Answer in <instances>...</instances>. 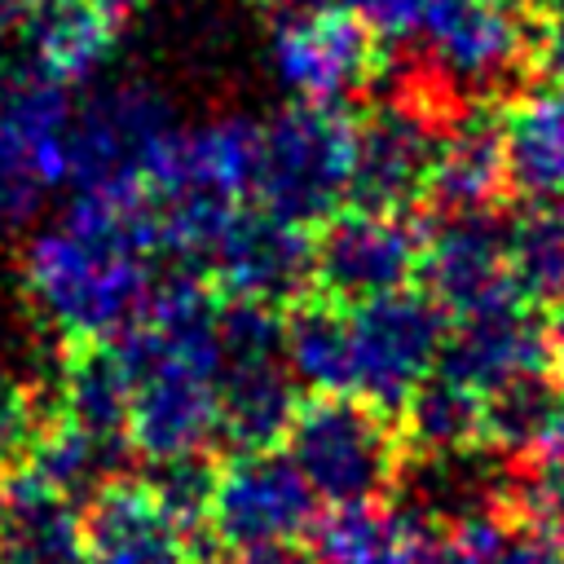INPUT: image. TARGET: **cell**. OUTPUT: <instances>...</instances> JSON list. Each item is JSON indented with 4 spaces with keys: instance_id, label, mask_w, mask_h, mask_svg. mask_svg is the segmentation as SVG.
Returning a JSON list of instances; mask_svg holds the SVG:
<instances>
[{
    "instance_id": "13",
    "label": "cell",
    "mask_w": 564,
    "mask_h": 564,
    "mask_svg": "<svg viewBox=\"0 0 564 564\" xmlns=\"http://www.w3.org/2000/svg\"><path fill=\"white\" fill-rule=\"evenodd\" d=\"M441 128L427 106L392 97L357 123L352 145V198L370 212H401L427 194Z\"/></svg>"
},
{
    "instance_id": "26",
    "label": "cell",
    "mask_w": 564,
    "mask_h": 564,
    "mask_svg": "<svg viewBox=\"0 0 564 564\" xmlns=\"http://www.w3.org/2000/svg\"><path fill=\"white\" fill-rule=\"evenodd\" d=\"M57 405L66 423L93 436L123 441L128 414H132V383L119 352H106L97 344H84L79 352H70L57 370Z\"/></svg>"
},
{
    "instance_id": "36",
    "label": "cell",
    "mask_w": 564,
    "mask_h": 564,
    "mask_svg": "<svg viewBox=\"0 0 564 564\" xmlns=\"http://www.w3.org/2000/svg\"><path fill=\"white\" fill-rule=\"evenodd\" d=\"M489 564H564V542H555V538H546L538 529L507 533Z\"/></svg>"
},
{
    "instance_id": "15",
    "label": "cell",
    "mask_w": 564,
    "mask_h": 564,
    "mask_svg": "<svg viewBox=\"0 0 564 564\" xmlns=\"http://www.w3.org/2000/svg\"><path fill=\"white\" fill-rule=\"evenodd\" d=\"M207 269L229 291V300L286 304L300 300L313 282V242L304 225L282 220L264 207L238 212Z\"/></svg>"
},
{
    "instance_id": "9",
    "label": "cell",
    "mask_w": 564,
    "mask_h": 564,
    "mask_svg": "<svg viewBox=\"0 0 564 564\" xmlns=\"http://www.w3.org/2000/svg\"><path fill=\"white\" fill-rule=\"evenodd\" d=\"M317 520V494L308 489L304 471L291 454L278 449H238L212 485L207 524L212 533L234 546H269L295 542Z\"/></svg>"
},
{
    "instance_id": "10",
    "label": "cell",
    "mask_w": 564,
    "mask_h": 564,
    "mask_svg": "<svg viewBox=\"0 0 564 564\" xmlns=\"http://www.w3.org/2000/svg\"><path fill=\"white\" fill-rule=\"evenodd\" d=\"M414 35L454 93L502 88L533 48L516 0H427Z\"/></svg>"
},
{
    "instance_id": "18",
    "label": "cell",
    "mask_w": 564,
    "mask_h": 564,
    "mask_svg": "<svg viewBox=\"0 0 564 564\" xmlns=\"http://www.w3.org/2000/svg\"><path fill=\"white\" fill-rule=\"evenodd\" d=\"M546 352H551V335L529 313V304L520 295H511L494 308L458 317L454 335L445 339V352H441L436 370L485 397V392L502 388L507 379L542 370Z\"/></svg>"
},
{
    "instance_id": "28",
    "label": "cell",
    "mask_w": 564,
    "mask_h": 564,
    "mask_svg": "<svg viewBox=\"0 0 564 564\" xmlns=\"http://www.w3.org/2000/svg\"><path fill=\"white\" fill-rule=\"evenodd\" d=\"M123 463V441H110V436H93L75 423H57L53 432H44L31 449V467L44 485L62 489L66 498H84V494H97L115 480Z\"/></svg>"
},
{
    "instance_id": "11",
    "label": "cell",
    "mask_w": 564,
    "mask_h": 564,
    "mask_svg": "<svg viewBox=\"0 0 564 564\" xmlns=\"http://www.w3.org/2000/svg\"><path fill=\"white\" fill-rule=\"evenodd\" d=\"M423 264V238L397 212H335L313 242V278L339 304H366L405 282Z\"/></svg>"
},
{
    "instance_id": "40",
    "label": "cell",
    "mask_w": 564,
    "mask_h": 564,
    "mask_svg": "<svg viewBox=\"0 0 564 564\" xmlns=\"http://www.w3.org/2000/svg\"><path fill=\"white\" fill-rule=\"evenodd\" d=\"M551 352L560 357V366H564V313L555 317V326H551Z\"/></svg>"
},
{
    "instance_id": "38",
    "label": "cell",
    "mask_w": 564,
    "mask_h": 564,
    "mask_svg": "<svg viewBox=\"0 0 564 564\" xmlns=\"http://www.w3.org/2000/svg\"><path fill=\"white\" fill-rule=\"evenodd\" d=\"M278 18H304V13H326V9H348V0H264Z\"/></svg>"
},
{
    "instance_id": "3",
    "label": "cell",
    "mask_w": 564,
    "mask_h": 564,
    "mask_svg": "<svg viewBox=\"0 0 564 564\" xmlns=\"http://www.w3.org/2000/svg\"><path fill=\"white\" fill-rule=\"evenodd\" d=\"M352 145L357 123L344 106L295 101L278 110L260 132V207L295 225L330 220L352 198Z\"/></svg>"
},
{
    "instance_id": "32",
    "label": "cell",
    "mask_w": 564,
    "mask_h": 564,
    "mask_svg": "<svg viewBox=\"0 0 564 564\" xmlns=\"http://www.w3.org/2000/svg\"><path fill=\"white\" fill-rule=\"evenodd\" d=\"M507 529L498 524V516H471L463 524H449L441 533H423L419 551L410 564H489L494 551L502 546Z\"/></svg>"
},
{
    "instance_id": "30",
    "label": "cell",
    "mask_w": 564,
    "mask_h": 564,
    "mask_svg": "<svg viewBox=\"0 0 564 564\" xmlns=\"http://www.w3.org/2000/svg\"><path fill=\"white\" fill-rule=\"evenodd\" d=\"M511 278L520 295L564 304V203H533L511 225Z\"/></svg>"
},
{
    "instance_id": "22",
    "label": "cell",
    "mask_w": 564,
    "mask_h": 564,
    "mask_svg": "<svg viewBox=\"0 0 564 564\" xmlns=\"http://www.w3.org/2000/svg\"><path fill=\"white\" fill-rule=\"evenodd\" d=\"M0 564H88L75 498L44 485L35 471L13 476L0 529Z\"/></svg>"
},
{
    "instance_id": "35",
    "label": "cell",
    "mask_w": 564,
    "mask_h": 564,
    "mask_svg": "<svg viewBox=\"0 0 564 564\" xmlns=\"http://www.w3.org/2000/svg\"><path fill=\"white\" fill-rule=\"evenodd\" d=\"M533 62L546 84H564V0L542 9V22L533 31Z\"/></svg>"
},
{
    "instance_id": "2",
    "label": "cell",
    "mask_w": 564,
    "mask_h": 564,
    "mask_svg": "<svg viewBox=\"0 0 564 564\" xmlns=\"http://www.w3.org/2000/svg\"><path fill=\"white\" fill-rule=\"evenodd\" d=\"M220 308L194 273H176L119 335L132 383L128 441L150 463L194 458L220 432Z\"/></svg>"
},
{
    "instance_id": "37",
    "label": "cell",
    "mask_w": 564,
    "mask_h": 564,
    "mask_svg": "<svg viewBox=\"0 0 564 564\" xmlns=\"http://www.w3.org/2000/svg\"><path fill=\"white\" fill-rule=\"evenodd\" d=\"M229 564H317V555L304 551V546H295V542H269V546L234 551Z\"/></svg>"
},
{
    "instance_id": "29",
    "label": "cell",
    "mask_w": 564,
    "mask_h": 564,
    "mask_svg": "<svg viewBox=\"0 0 564 564\" xmlns=\"http://www.w3.org/2000/svg\"><path fill=\"white\" fill-rule=\"evenodd\" d=\"M405 436L419 449H467L480 441L485 427V397L449 375H432L414 388V397L401 405Z\"/></svg>"
},
{
    "instance_id": "12",
    "label": "cell",
    "mask_w": 564,
    "mask_h": 564,
    "mask_svg": "<svg viewBox=\"0 0 564 564\" xmlns=\"http://www.w3.org/2000/svg\"><path fill=\"white\" fill-rule=\"evenodd\" d=\"M273 75L295 101L344 106L375 75V31L352 9L282 18L273 35Z\"/></svg>"
},
{
    "instance_id": "33",
    "label": "cell",
    "mask_w": 564,
    "mask_h": 564,
    "mask_svg": "<svg viewBox=\"0 0 564 564\" xmlns=\"http://www.w3.org/2000/svg\"><path fill=\"white\" fill-rule=\"evenodd\" d=\"M40 436V397L18 379H0V467L31 458Z\"/></svg>"
},
{
    "instance_id": "5",
    "label": "cell",
    "mask_w": 564,
    "mask_h": 564,
    "mask_svg": "<svg viewBox=\"0 0 564 564\" xmlns=\"http://www.w3.org/2000/svg\"><path fill=\"white\" fill-rule=\"evenodd\" d=\"M282 441L295 467L304 471L308 489L326 507L379 498L401 471L397 432L388 427L383 410L344 392L313 397L308 405H300Z\"/></svg>"
},
{
    "instance_id": "16",
    "label": "cell",
    "mask_w": 564,
    "mask_h": 564,
    "mask_svg": "<svg viewBox=\"0 0 564 564\" xmlns=\"http://www.w3.org/2000/svg\"><path fill=\"white\" fill-rule=\"evenodd\" d=\"M260 132L264 123L247 115H225L198 128H176L150 172V194L154 198L203 194V198H229V203H238L242 194H256Z\"/></svg>"
},
{
    "instance_id": "31",
    "label": "cell",
    "mask_w": 564,
    "mask_h": 564,
    "mask_svg": "<svg viewBox=\"0 0 564 564\" xmlns=\"http://www.w3.org/2000/svg\"><path fill=\"white\" fill-rule=\"evenodd\" d=\"M516 507L538 533L564 542V445L524 463L516 480Z\"/></svg>"
},
{
    "instance_id": "1",
    "label": "cell",
    "mask_w": 564,
    "mask_h": 564,
    "mask_svg": "<svg viewBox=\"0 0 564 564\" xmlns=\"http://www.w3.org/2000/svg\"><path fill=\"white\" fill-rule=\"evenodd\" d=\"M154 194L75 189L62 220L22 251V286L44 326L70 344L123 335L154 295Z\"/></svg>"
},
{
    "instance_id": "21",
    "label": "cell",
    "mask_w": 564,
    "mask_h": 564,
    "mask_svg": "<svg viewBox=\"0 0 564 564\" xmlns=\"http://www.w3.org/2000/svg\"><path fill=\"white\" fill-rule=\"evenodd\" d=\"M119 18L101 0H44L26 18V66L57 84H88L115 53Z\"/></svg>"
},
{
    "instance_id": "19",
    "label": "cell",
    "mask_w": 564,
    "mask_h": 564,
    "mask_svg": "<svg viewBox=\"0 0 564 564\" xmlns=\"http://www.w3.org/2000/svg\"><path fill=\"white\" fill-rule=\"evenodd\" d=\"M507 181L511 176H507L502 123H494L480 110H463L449 128H441L436 163H432V181H427V194L441 216L489 212Z\"/></svg>"
},
{
    "instance_id": "34",
    "label": "cell",
    "mask_w": 564,
    "mask_h": 564,
    "mask_svg": "<svg viewBox=\"0 0 564 564\" xmlns=\"http://www.w3.org/2000/svg\"><path fill=\"white\" fill-rule=\"evenodd\" d=\"M348 9L383 40H405L419 31L427 0H348Z\"/></svg>"
},
{
    "instance_id": "6",
    "label": "cell",
    "mask_w": 564,
    "mask_h": 564,
    "mask_svg": "<svg viewBox=\"0 0 564 564\" xmlns=\"http://www.w3.org/2000/svg\"><path fill=\"white\" fill-rule=\"evenodd\" d=\"M75 101L66 84L18 66L0 84V225L31 220L70 181Z\"/></svg>"
},
{
    "instance_id": "41",
    "label": "cell",
    "mask_w": 564,
    "mask_h": 564,
    "mask_svg": "<svg viewBox=\"0 0 564 564\" xmlns=\"http://www.w3.org/2000/svg\"><path fill=\"white\" fill-rule=\"evenodd\" d=\"M4 511H9V489L0 485V529H4Z\"/></svg>"
},
{
    "instance_id": "39",
    "label": "cell",
    "mask_w": 564,
    "mask_h": 564,
    "mask_svg": "<svg viewBox=\"0 0 564 564\" xmlns=\"http://www.w3.org/2000/svg\"><path fill=\"white\" fill-rule=\"evenodd\" d=\"M40 4H44V0H0V31L26 26V18H31Z\"/></svg>"
},
{
    "instance_id": "27",
    "label": "cell",
    "mask_w": 564,
    "mask_h": 564,
    "mask_svg": "<svg viewBox=\"0 0 564 564\" xmlns=\"http://www.w3.org/2000/svg\"><path fill=\"white\" fill-rule=\"evenodd\" d=\"M286 370L317 397L352 392V330L335 304H300L282 330Z\"/></svg>"
},
{
    "instance_id": "7",
    "label": "cell",
    "mask_w": 564,
    "mask_h": 564,
    "mask_svg": "<svg viewBox=\"0 0 564 564\" xmlns=\"http://www.w3.org/2000/svg\"><path fill=\"white\" fill-rule=\"evenodd\" d=\"M176 132L167 97L145 79H123L88 93L70 123L75 189H150V172Z\"/></svg>"
},
{
    "instance_id": "17",
    "label": "cell",
    "mask_w": 564,
    "mask_h": 564,
    "mask_svg": "<svg viewBox=\"0 0 564 564\" xmlns=\"http://www.w3.org/2000/svg\"><path fill=\"white\" fill-rule=\"evenodd\" d=\"M88 564H194L189 529L163 507L154 485L110 480L84 516Z\"/></svg>"
},
{
    "instance_id": "25",
    "label": "cell",
    "mask_w": 564,
    "mask_h": 564,
    "mask_svg": "<svg viewBox=\"0 0 564 564\" xmlns=\"http://www.w3.org/2000/svg\"><path fill=\"white\" fill-rule=\"evenodd\" d=\"M480 436L511 454V458H538L546 449L564 445V383L546 370L507 379L502 388L485 392V427Z\"/></svg>"
},
{
    "instance_id": "20",
    "label": "cell",
    "mask_w": 564,
    "mask_h": 564,
    "mask_svg": "<svg viewBox=\"0 0 564 564\" xmlns=\"http://www.w3.org/2000/svg\"><path fill=\"white\" fill-rule=\"evenodd\" d=\"M405 485V511L427 529V524H463L471 516H489L498 494H502V471L498 463L467 445V449H419V458L401 476Z\"/></svg>"
},
{
    "instance_id": "24",
    "label": "cell",
    "mask_w": 564,
    "mask_h": 564,
    "mask_svg": "<svg viewBox=\"0 0 564 564\" xmlns=\"http://www.w3.org/2000/svg\"><path fill=\"white\" fill-rule=\"evenodd\" d=\"M502 141L511 185L533 203H564V84H546L516 101Z\"/></svg>"
},
{
    "instance_id": "4",
    "label": "cell",
    "mask_w": 564,
    "mask_h": 564,
    "mask_svg": "<svg viewBox=\"0 0 564 564\" xmlns=\"http://www.w3.org/2000/svg\"><path fill=\"white\" fill-rule=\"evenodd\" d=\"M278 304L229 300L220 308V432L242 449H269L295 419V375L282 352Z\"/></svg>"
},
{
    "instance_id": "14",
    "label": "cell",
    "mask_w": 564,
    "mask_h": 564,
    "mask_svg": "<svg viewBox=\"0 0 564 564\" xmlns=\"http://www.w3.org/2000/svg\"><path fill=\"white\" fill-rule=\"evenodd\" d=\"M419 269L427 278L432 300L454 317L520 295L511 278V229L494 212L441 216L432 238L423 242Z\"/></svg>"
},
{
    "instance_id": "8",
    "label": "cell",
    "mask_w": 564,
    "mask_h": 564,
    "mask_svg": "<svg viewBox=\"0 0 564 564\" xmlns=\"http://www.w3.org/2000/svg\"><path fill=\"white\" fill-rule=\"evenodd\" d=\"M352 330V392L375 410H401L445 352V308L419 291H392L348 313Z\"/></svg>"
},
{
    "instance_id": "23",
    "label": "cell",
    "mask_w": 564,
    "mask_h": 564,
    "mask_svg": "<svg viewBox=\"0 0 564 564\" xmlns=\"http://www.w3.org/2000/svg\"><path fill=\"white\" fill-rule=\"evenodd\" d=\"M423 533L405 507L379 498L344 502L313 520V555L317 564H410Z\"/></svg>"
}]
</instances>
